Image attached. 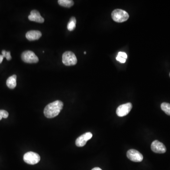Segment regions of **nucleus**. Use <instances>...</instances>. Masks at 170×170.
<instances>
[{
    "instance_id": "nucleus-4",
    "label": "nucleus",
    "mask_w": 170,
    "mask_h": 170,
    "mask_svg": "<svg viewBox=\"0 0 170 170\" xmlns=\"http://www.w3.org/2000/svg\"><path fill=\"white\" fill-rule=\"evenodd\" d=\"M23 160L26 163L31 165L37 164L40 160V156L38 154L33 152H29L23 156Z\"/></svg>"
},
{
    "instance_id": "nucleus-9",
    "label": "nucleus",
    "mask_w": 170,
    "mask_h": 170,
    "mask_svg": "<svg viewBox=\"0 0 170 170\" xmlns=\"http://www.w3.org/2000/svg\"><path fill=\"white\" fill-rule=\"evenodd\" d=\"M93 135L90 132L85 133L77 139L76 145L78 147H82L86 144L87 142L92 138Z\"/></svg>"
},
{
    "instance_id": "nucleus-22",
    "label": "nucleus",
    "mask_w": 170,
    "mask_h": 170,
    "mask_svg": "<svg viewBox=\"0 0 170 170\" xmlns=\"http://www.w3.org/2000/svg\"><path fill=\"white\" fill-rule=\"evenodd\" d=\"M84 54H86V51H84Z\"/></svg>"
},
{
    "instance_id": "nucleus-10",
    "label": "nucleus",
    "mask_w": 170,
    "mask_h": 170,
    "mask_svg": "<svg viewBox=\"0 0 170 170\" xmlns=\"http://www.w3.org/2000/svg\"><path fill=\"white\" fill-rule=\"evenodd\" d=\"M29 19L30 21L40 23H43L45 21L44 18L41 16L39 12L37 10H33L31 11Z\"/></svg>"
},
{
    "instance_id": "nucleus-18",
    "label": "nucleus",
    "mask_w": 170,
    "mask_h": 170,
    "mask_svg": "<svg viewBox=\"0 0 170 170\" xmlns=\"http://www.w3.org/2000/svg\"><path fill=\"white\" fill-rule=\"evenodd\" d=\"M117 60L120 61L121 63H125L126 62V59L123 58L119 56H117L116 57Z\"/></svg>"
},
{
    "instance_id": "nucleus-6",
    "label": "nucleus",
    "mask_w": 170,
    "mask_h": 170,
    "mask_svg": "<svg viewBox=\"0 0 170 170\" xmlns=\"http://www.w3.org/2000/svg\"><path fill=\"white\" fill-rule=\"evenodd\" d=\"M132 108V103H128L119 106L117 108L116 114L118 116L123 117L128 114Z\"/></svg>"
},
{
    "instance_id": "nucleus-8",
    "label": "nucleus",
    "mask_w": 170,
    "mask_h": 170,
    "mask_svg": "<svg viewBox=\"0 0 170 170\" xmlns=\"http://www.w3.org/2000/svg\"><path fill=\"white\" fill-rule=\"evenodd\" d=\"M152 150L154 152L158 154H163L166 152V148L165 145L158 141H154L153 142L151 145Z\"/></svg>"
},
{
    "instance_id": "nucleus-7",
    "label": "nucleus",
    "mask_w": 170,
    "mask_h": 170,
    "mask_svg": "<svg viewBox=\"0 0 170 170\" xmlns=\"http://www.w3.org/2000/svg\"><path fill=\"white\" fill-rule=\"evenodd\" d=\"M127 156L130 160L134 162H141L143 159L142 154L140 152L135 150H130L128 151Z\"/></svg>"
},
{
    "instance_id": "nucleus-19",
    "label": "nucleus",
    "mask_w": 170,
    "mask_h": 170,
    "mask_svg": "<svg viewBox=\"0 0 170 170\" xmlns=\"http://www.w3.org/2000/svg\"><path fill=\"white\" fill-rule=\"evenodd\" d=\"M5 58H6V59L8 60H10L11 59V52L10 51H6Z\"/></svg>"
},
{
    "instance_id": "nucleus-15",
    "label": "nucleus",
    "mask_w": 170,
    "mask_h": 170,
    "mask_svg": "<svg viewBox=\"0 0 170 170\" xmlns=\"http://www.w3.org/2000/svg\"><path fill=\"white\" fill-rule=\"evenodd\" d=\"M162 110L168 115L170 116V104L167 103H163L161 105Z\"/></svg>"
},
{
    "instance_id": "nucleus-13",
    "label": "nucleus",
    "mask_w": 170,
    "mask_h": 170,
    "mask_svg": "<svg viewBox=\"0 0 170 170\" xmlns=\"http://www.w3.org/2000/svg\"><path fill=\"white\" fill-rule=\"evenodd\" d=\"M59 4L62 7L70 8L74 5V2L71 0H59Z\"/></svg>"
},
{
    "instance_id": "nucleus-1",
    "label": "nucleus",
    "mask_w": 170,
    "mask_h": 170,
    "mask_svg": "<svg viewBox=\"0 0 170 170\" xmlns=\"http://www.w3.org/2000/svg\"><path fill=\"white\" fill-rule=\"evenodd\" d=\"M63 107V102L56 100L46 106L44 109V114L47 118H54L60 114Z\"/></svg>"
},
{
    "instance_id": "nucleus-16",
    "label": "nucleus",
    "mask_w": 170,
    "mask_h": 170,
    "mask_svg": "<svg viewBox=\"0 0 170 170\" xmlns=\"http://www.w3.org/2000/svg\"><path fill=\"white\" fill-rule=\"evenodd\" d=\"M9 116V113L5 111V110H0V121L2 119V118H8Z\"/></svg>"
},
{
    "instance_id": "nucleus-3",
    "label": "nucleus",
    "mask_w": 170,
    "mask_h": 170,
    "mask_svg": "<svg viewBox=\"0 0 170 170\" xmlns=\"http://www.w3.org/2000/svg\"><path fill=\"white\" fill-rule=\"evenodd\" d=\"M62 62L66 66L75 65L77 63V59L72 51H66L62 55Z\"/></svg>"
},
{
    "instance_id": "nucleus-5",
    "label": "nucleus",
    "mask_w": 170,
    "mask_h": 170,
    "mask_svg": "<svg viewBox=\"0 0 170 170\" xmlns=\"http://www.w3.org/2000/svg\"><path fill=\"white\" fill-rule=\"evenodd\" d=\"M22 60L26 63H34L38 62V58L31 51H26L21 55Z\"/></svg>"
},
{
    "instance_id": "nucleus-12",
    "label": "nucleus",
    "mask_w": 170,
    "mask_h": 170,
    "mask_svg": "<svg viewBox=\"0 0 170 170\" xmlns=\"http://www.w3.org/2000/svg\"><path fill=\"white\" fill-rule=\"evenodd\" d=\"M16 80H17V76L16 75H13L10 77L6 81V84L8 87L11 89H14L17 85Z\"/></svg>"
},
{
    "instance_id": "nucleus-23",
    "label": "nucleus",
    "mask_w": 170,
    "mask_h": 170,
    "mask_svg": "<svg viewBox=\"0 0 170 170\" xmlns=\"http://www.w3.org/2000/svg\"></svg>"
},
{
    "instance_id": "nucleus-20",
    "label": "nucleus",
    "mask_w": 170,
    "mask_h": 170,
    "mask_svg": "<svg viewBox=\"0 0 170 170\" xmlns=\"http://www.w3.org/2000/svg\"><path fill=\"white\" fill-rule=\"evenodd\" d=\"M4 57L2 55H0V64L2 62V60H3Z\"/></svg>"
},
{
    "instance_id": "nucleus-21",
    "label": "nucleus",
    "mask_w": 170,
    "mask_h": 170,
    "mask_svg": "<svg viewBox=\"0 0 170 170\" xmlns=\"http://www.w3.org/2000/svg\"><path fill=\"white\" fill-rule=\"evenodd\" d=\"M92 170H102L101 168H99V167H95V168H93L92 169Z\"/></svg>"
},
{
    "instance_id": "nucleus-11",
    "label": "nucleus",
    "mask_w": 170,
    "mask_h": 170,
    "mask_svg": "<svg viewBox=\"0 0 170 170\" xmlns=\"http://www.w3.org/2000/svg\"><path fill=\"white\" fill-rule=\"evenodd\" d=\"M42 33L38 30H31L26 34V37L29 40L34 41L39 39L41 37Z\"/></svg>"
},
{
    "instance_id": "nucleus-14",
    "label": "nucleus",
    "mask_w": 170,
    "mask_h": 170,
    "mask_svg": "<svg viewBox=\"0 0 170 170\" xmlns=\"http://www.w3.org/2000/svg\"><path fill=\"white\" fill-rule=\"evenodd\" d=\"M76 20L75 17H72L69 20V22L68 23L67 29L71 31L76 28Z\"/></svg>"
},
{
    "instance_id": "nucleus-17",
    "label": "nucleus",
    "mask_w": 170,
    "mask_h": 170,
    "mask_svg": "<svg viewBox=\"0 0 170 170\" xmlns=\"http://www.w3.org/2000/svg\"><path fill=\"white\" fill-rule=\"evenodd\" d=\"M118 56L126 60L127 58V54H126L125 52L120 51V52H119V53H118Z\"/></svg>"
},
{
    "instance_id": "nucleus-2",
    "label": "nucleus",
    "mask_w": 170,
    "mask_h": 170,
    "mask_svg": "<svg viewBox=\"0 0 170 170\" xmlns=\"http://www.w3.org/2000/svg\"><path fill=\"white\" fill-rule=\"evenodd\" d=\"M112 17L114 21L122 23L127 20L129 18V15L126 11L121 9H116L112 13Z\"/></svg>"
}]
</instances>
